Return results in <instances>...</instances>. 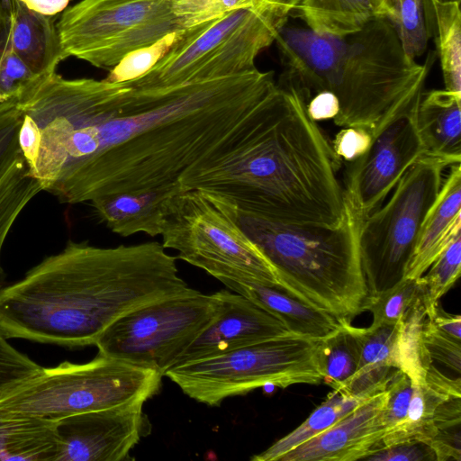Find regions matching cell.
<instances>
[{
	"label": "cell",
	"instance_id": "6da1fadb",
	"mask_svg": "<svg viewBox=\"0 0 461 461\" xmlns=\"http://www.w3.org/2000/svg\"><path fill=\"white\" fill-rule=\"evenodd\" d=\"M272 71L157 88H131L101 124L105 154L90 169L76 203L178 183L191 167L248 142L258 130Z\"/></svg>",
	"mask_w": 461,
	"mask_h": 461
},
{
	"label": "cell",
	"instance_id": "7a4b0ae2",
	"mask_svg": "<svg viewBox=\"0 0 461 461\" xmlns=\"http://www.w3.org/2000/svg\"><path fill=\"white\" fill-rule=\"evenodd\" d=\"M161 243L102 248L69 241L0 286V332L67 347L95 345L129 311L193 292Z\"/></svg>",
	"mask_w": 461,
	"mask_h": 461
},
{
	"label": "cell",
	"instance_id": "3957f363",
	"mask_svg": "<svg viewBox=\"0 0 461 461\" xmlns=\"http://www.w3.org/2000/svg\"><path fill=\"white\" fill-rule=\"evenodd\" d=\"M269 112L244 145L197 165L178 179L180 190L224 197L267 219L334 226L343 218L341 162L331 142L307 113V98L279 81Z\"/></svg>",
	"mask_w": 461,
	"mask_h": 461
},
{
	"label": "cell",
	"instance_id": "277c9868",
	"mask_svg": "<svg viewBox=\"0 0 461 461\" xmlns=\"http://www.w3.org/2000/svg\"><path fill=\"white\" fill-rule=\"evenodd\" d=\"M205 193L259 248L287 294L342 322L362 312L368 295L358 242L362 221L347 202L341 221L325 226L267 219Z\"/></svg>",
	"mask_w": 461,
	"mask_h": 461
},
{
	"label": "cell",
	"instance_id": "5b68a950",
	"mask_svg": "<svg viewBox=\"0 0 461 461\" xmlns=\"http://www.w3.org/2000/svg\"><path fill=\"white\" fill-rule=\"evenodd\" d=\"M427 62L409 58L386 17L371 20L344 37L341 54L328 85L339 101L333 118L339 127L373 134L395 113L421 95Z\"/></svg>",
	"mask_w": 461,
	"mask_h": 461
},
{
	"label": "cell",
	"instance_id": "8992f818",
	"mask_svg": "<svg viewBox=\"0 0 461 461\" xmlns=\"http://www.w3.org/2000/svg\"><path fill=\"white\" fill-rule=\"evenodd\" d=\"M163 375L98 354L84 364L62 362L0 391V411L57 421L82 412L145 402Z\"/></svg>",
	"mask_w": 461,
	"mask_h": 461
},
{
	"label": "cell",
	"instance_id": "52a82bcc",
	"mask_svg": "<svg viewBox=\"0 0 461 461\" xmlns=\"http://www.w3.org/2000/svg\"><path fill=\"white\" fill-rule=\"evenodd\" d=\"M288 16L272 5L240 8L186 29L149 72L126 83L157 89L254 71L257 57L276 41Z\"/></svg>",
	"mask_w": 461,
	"mask_h": 461
},
{
	"label": "cell",
	"instance_id": "ba28073f",
	"mask_svg": "<svg viewBox=\"0 0 461 461\" xmlns=\"http://www.w3.org/2000/svg\"><path fill=\"white\" fill-rule=\"evenodd\" d=\"M320 341L290 334L171 367L164 376L191 399L212 407L267 385L319 384Z\"/></svg>",
	"mask_w": 461,
	"mask_h": 461
},
{
	"label": "cell",
	"instance_id": "9c48e42d",
	"mask_svg": "<svg viewBox=\"0 0 461 461\" xmlns=\"http://www.w3.org/2000/svg\"><path fill=\"white\" fill-rule=\"evenodd\" d=\"M450 166L423 155L402 176L387 202L361 221L358 242L368 294L405 278L422 223Z\"/></svg>",
	"mask_w": 461,
	"mask_h": 461
},
{
	"label": "cell",
	"instance_id": "30bf717a",
	"mask_svg": "<svg viewBox=\"0 0 461 461\" xmlns=\"http://www.w3.org/2000/svg\"><path fill=\"white\" fill-rule=\"evenodd\" d=\"M160 236L163 247L177 251V258L219 281L279 286L274 267L259 248L203 191H183L170 199Z\"/></svg>",
	"mask_w": 461,
	"mask_h": 461
},
{
	"label": "cell",
	"instance_id": "8fae6325",
	"mask_svg": "<svg viewBox=\"0 0 461 461\" xmlns=\"http://www.w3.org/2000/svg\"><path fill=\"white\" fill-rule=\"evenodd\" d=\"M217 293L198 290L146 303L122 314L98 337V354L164 374L216 318Z\"/></svg>",
	"mask_w": 461,
	"mask_h": 461
},
{
	"label": "cell",
	"instance_id": "7c38bea8",
	"mask_svg": "<svg viewBox=\"0 0 461 461\" xmlns=\"http://www.w3.org/2000/svg\"><path fill=\"white\" fill-rule=\"evenodd\" d=\"M57 28L64 59L111 70L128 53L182 30L168 0H81Z\"/></svg>",
	"mask_w": 461,
	"mask_h": 461
},
{
	"label": "cell",
	"instance_id": "4fadbf2b",
	"mask_svg": "<svg viewBox=\"0 0 461 461\" xmlns=\"http://www.w3.org/2000/svg\"><path fill=\"white\" fill-rule=\"evenodd\" d=\"M420 95L372 134L361 156L347 162L345 200L361 221L384 202L405 171L425 155L414 120Z\"/></svg>",
	"mask_w": 461,
	"mask_h": 461
},
{
	"label": "cell",
	"instance_id": "5bb4252c",
	"mask_svg": "<svg viewBox=\"0 0 461 461\" xmlns=\"http://www.w3.org/2000/svg\"><path fill=\"white\" fill-rule=\"evenodd\" d=\"M144 402L70 415L57 420L56 461H121L148 436Z\"/></svg>",
	"mask_w": 461,
	"mask_h": 461
},
{
	"label": "cell",
	"instance_id": "9a60e30c",
	"mask_svg": "<svg viewBox=\"0 0 461 461\" xmlns=\"http://www.w3.org/2000/svg\"><path fill=\"white\" fill-rule=\"evenodd\" d=\"M216 293L221 301L218 315L172 367L293 334L278 318L243 295L226 289Z\"/></svg>",
	"mask_w": 461,
	"mask_h": 461
},
{
	"label": "cell",
	"instance_id": "2e32d148",
	"mask_svg": "<svg viewBox=\"0 0 461 461\" xmlns=\"http://www.w3.org/2000/svg\"><path fill=\"white\" fill-rule=\"evenodd\" d=\"M386 389L356 406L326 430L285 453L278 461H355L383 447Z\"/></svg>",
	"mask_w": 461,
	"mask_h": 461
},
{
	"label": "cell",
	"instance_id": "e0dca14e",
	"mask_svg": "<svg viewBox=\"0 0 461 461\" xmlns=\"http://www.w3.org/2000/svg\"><path fill=\"white\" fill-rule=\"evenodd\" d=\"M180 192L176 183L145 192L109 194L90 203L97 217L113 232L122 237L137 233L155 237L162 233L170 199Z\"/></svg>",
	"mask_w": 461,
	"mask_h": 461
},
{
	"label": "cell",
	"instance_id": "ac0fdd59",
	"mask_svg": "<svg viewBox=\"0 0 461 461\" xmlns=\"http://www.w3.org/2000/svg\"><path fill=\"white\" fill-rule=\"evenodd\" d=\"M461 234V167L450 166L422 223L405 278H419Z\"/></svg>",
	"mask_w": 461,
	"mask_h": 461
},
{
	"label": "cell",
	"instance_id": "d6986e66",
	"mask_svg": "<svg viewBox=\"0 0 461 461\" xmlns=\"http://www.w3.org/2000/svg\"><path fill=\"white\" fill-rule=\"evenodd\" d=\"M220 282L278 318L294 335L322 340L338 331L344 323L296 299L278 285L239 279H221Z\"/></svg>",
	"mask_w": 461,
	"mask_h": 461
},
{
	"label": "cell",
	"instance_id": "ffe728a7",
	"mask_svg": "<svg viewBox=\"0 0 461 461\" xmlns=\"http://www.w3.org/2000/svg\"><path fill=\"white\" fill-rule=\"evenodd\" d=\"M8 13L14 52L38 77L55 72L64 60L56 15L38 13L18 0H8Z\"/></svg>",
	"mask_w": 461,
	"mask_h": 461
},
{
	"label": "cell",
	"instance_id": "44dd1931",
	"mask_svg": "<svg viewBox=\"0 0 461 461\" xmlns=\"http://www.w3.org/2000/svg\"><path fill=\"white\" fill-rule=\"evenodd\" d=\"M415 125L425 154L461 162V95L446 89L422 93L415 110Z\"/></svg>",
	"mask_w": 461,
	"mask_h": 461
},
{
	"label": "cell",
	"instance_id": "7402d4cb",
	"mask_svg": "<svg viewBox=\"0 0 461 461\" xmlns=\"http://www.w3.org/2000/svg\"><path fill=\"white\" fill-rule=\"evenodd\" d=\"M400 321L396 324L353 326L360 345V360L355 375L339 393L369 397L386 389L392 369H399Z\"/></svg>",
	"mask_w": 461,
	"mask_h": 461
},
{
	"label": "cell",
	"instance_id": "603a6c76",
	"mask_svg": "<svg viewBox=\"0 0 461 461\" xmlns=\"http://www.w3.org/2000/svg\"><path fill=\"white\" fill-rule=\"evenodd\" d=\"M412 393L405 420L388 438L384 447L420 441L428 445L435 434L434 414L440 403L461 397L460 378L452 379L443 375L432 364L422 379L411 381Z\"/></svg>",
	"mask_w": 461,
	"mask_h": 461
},
{
	"label": "cell",
	"instance_id": "cb8c5ba5",
	"mask_svg": "<svg viewBox=\"0 0 461 461\" xmlns=\"http://www.w3.org/2000/svg\"><path fill=\"white\" fill-rule=\"evenodd\" d=\"M57 422L0 411V461H56Z\"/></svg>",
	"mask_w": 461,
	"mask_h": 461
},
{
	"label": "cell",
	"instance_id": "d4e9b609",
	"mask_svg": "<svg viewBox=\"0 0 461 461\" xmlns=\"http://www.w3.org/2000/svg\"><path fill=\"white\" fill-rule=\"evenodd\" d=\"M319 33L346 37L376 17H386L378 0H300L293 12Z\"/></svg>",
	"mask_w": 461,
	"mask_h": 461
},
{
	"label": "cell",
	"instance_id": "484cf974",
	"mask_svg": "<svg viewBox=\"0 0 461 461\" xmlns=\"http://www.w3.org/2000/svg\"><path fill=\"white\" fill-rule=\"evenodd\" d=\"M433 20L445 89L461 95V12L459 2L424 0Z\"/></svg>",
	"mask_w": 461,
	"mask_h": 461
},
{
	"label": "cell",
	"instance_id": "4316f807",
	"mask_svg": "<svg viewBox=\"0 0 461 461\" xmlns=\"http://www.w3.org/2000/svg\"><path fill=\"white\" fill-rule=\"evenodd\" d=\"M367 398L350 396L333 391L301 425L263 452L251 456L250 459L278 461L288 451L326 430Z\"/></svg>",
	"mask_w": 461,
	"mask_h": 461
},
{
	"label": "cell",
	"instance_id": "83f0119b",
	"mask_svg": "<svg viewBox=\"0 0 461 461\" xmlns=\"http://www.w3.org/2000/svg\"><path fill=\"white\" fill-rule=\"evenodd\" d=\"M360 360V345L353 326L344 322L334 334L320 341L318 365L322 382L340 392L355 375Z\"/></svg>",
	"mask_w": 461,
	"mask_h": 461
},
{
	"label": "cell",
	"instance_id": "f1b7e54d",
	"mask_svg": "<svg viewBox=\"0 0 461 461\" xmlns=\"http://www.w3.org/2000/svg\"><path fill=\"white\" fill-rule=\"evenodd\" d=\"M41 191V186L30 174L23 155L0 177V257L13 224L29 202ZM1 276L0 265V280Z\"/></svg>",
	"mask_w": 461,
	"mask_h": 461
},
{
	"label": "cell",
	"instance_id": "f546056e",
	"mask_svg": "<svg viewBox=\"0 0 461 461\" xmlns=\"http://www.w3.org/2000/svg\"><path fill=\"white\" fill-rule=\"evenodd\" d=\"M424 296L425 287L421 276L404 278L385 291L368 294L361 306V312L369 311L372 313V326L396 324Z\"/></svg>",
	"mask_w": 461,
	"mask_h": 461
},
{
	"label": "cell",
	"instance_id": "4dcf8cb0",
	"mask_svg": "<svg viewBox=\"0 0 461 461\" xmlns=\"http://www.w3.org/2000/svg\"><path fill=\"white\" fill-rule=\"evenodd\" d=\"M387 19L409 58L424 53L429 37L424 0H393Z\"/></svg>",
	"mask_w": 461,
	"mask_h": 461
},
{
	"label": "cell",
	"instance_id": "1f68e13d",
	"mask_svg": "<svg viewBox=\"0 0 461 461\" xmlns=\"http://www.w3.org/2000/svg\"><path fill=\"white\" fill-rule=\"evenodd\" d=\"M38 78L11 47L8 0H0V102L16 98Z\"/></svg>",
	"mask_w": 461,
	"mask_h": 461
},
{
	"label": "cell",
	"instance_id": "d6a6232c",
	"mask_svg": "<svg viewBox=\"0 0 461 461\" xmlns=\"http://www.w3.org/2000/svg\"><path fill=\"white\" fill-rule=\"evenodd\" d=\"M186 29L166 34L147 46L125 55L109 72L104 80L109 83H126L149 72L185 33Z\"/></svg>",
	"mask_w": 461,
	"mask_h": 461
},
{
	"label": "cell",
	"instance_id": "836d02e7",
	"mask_svg": "<svg viewBox=\"0 0 461 461\" xmlns=\"http://www.w3.org/2000/svg\"><path fill=\"white\" fill-rule=\"evenodd\" d=\"M461 272V234L457 235L421 276L427 312L453 286Z\"/></svg>",
	"mask_w": 461,
	"mask_h": 461
},
{
	"label": "cell",
	"instance_id": "e575fe53",
	"mask_svg": "<svg viewBox=\"0 0 461 461\" xmlns=\"http://www.w3.org/2000/svg\"><path fill=\"white\" fill-rule=\"evenodd\" d=\"M168 2L182 29L209 23L240 8L271 5L262 0H168Z\"/></svg>",
	"mask_w": 461,
	"mask_h": 461
},
{
	"label": "cell",
	"instance_id": "d590c367",
	"mask_svg": "<svg viewBox=\"0 0 461 461\" xmlns=\"http://www.w3.org/2000/svg\"><path fill=\"white\" fill-rule=\"evenodd\" d=\"M387 398L383 410L384 434L383 441L393 435L406 418L412 393L411 380L399 369L392 373L387 387Z\"/></svg>",
	"mask_w": 461,
	"mask_h": 461
},
{
	"label": "cell",
	"instance_id": "8d00e7d4",
	"mask_svg": "<svg viewBox=\"0 0 461 461\" xmlns=\"http://www.w3.org/2000/svg\"><path fill=\"white\" fill-rule=\"evenodd\" d=\"M435 434L428 443L436 460L461 459V414L438 413L434 416Z\"/></svg>",
	"mask_w": 461,
	"mask_h": 461
},
{
	"label": "cell",
	"instance_id": "74e56055",
	"mask_svg": "<svg viewBox=\"0 0 461 461\" xmlns=\"http://www.w3.org/2000/svg\"><path fill=\"white\" fill-rule=\"evenodd\" d=\"M21 112L15 99L0 102V177L22 155L19 145Z\"/></svg>",
	"mask_w": 461,
	"mask_h": 461
},
{
	"label": "cell",
	"instance_id": "f35d334b",
	"mask_svg": "<svg viewBox=\"0 0 461 461\" xmlns=\"http://www.w3.org/2000/svg\"><path fill=\"white\" fill-rule=\"evenodd\" d=\"M42 368L0 332V391L40 374Z\"/></svg>",
	"mask_w": 461,
	"mask_h": 461
},
{
	"label": "cell",
	"instance_id": "ab89813d",
	"mask_svg": "<svg viewBox=\"0 0 461 461\" xmlns=\"http://www.w3.org/2000/svg\"><path fill=\"white\" fill-rule=\"evenodd\" d=\"M422 341L432 360L460 373L461 341L439 330L427 317L422 327Z\"/></svg>",
	"mask_w": 461,
	"mask_h": 461
},
{
	"label": "cell",
	"instance_id": "60d3db41",
	"mask_svg": "<svg viewBox=\"0 0 461 461\" xmlns=\"http://www.w3.org/2000/svg\"><path fill=\"white\" fill-rule=\"evenodd\" d=\"M371 140L372 134L367 130L346 127L337 133L331 146L339 159L347 163L361 156Z\"/></svg>",
	"mask_w": 461,
	"mask_h": 461
},
{
	"label": "cell",
	"instance_id": "b9f144b4",
	"mask_svg": "<svg viewBox=\"0 0 461 461\" xmlns=\"http://www.w3.org/2000/svg\"><path fill=\"white\" fill-rule=\"evenodd\" d=\"M365 459L372 461H425L436 460V456L426 443L409 441L383 447Z\"/></svg>",
	"mask_w": 461,
	"mask_h": 461
},
{
	"label": "cell",
	"instance_id": "7bdbcfd3",
	"mask_svg": "<svg viewBox=\"0 0 461 461\" xmlns=\"http://www.w3.org/2000/svg\"><path fill=\"white\" fill-rule=\"evenodd\" d=\"M306 108L311 119L316 122L333 119L339 111L337 97L328 91H321L313 95L309 99Z\"/></svg>",
	"mask_w": 461,
	"mask_h": 461
},
{
	"label": "cell",
	"instance_id": "ee69618b",
	"mask_svg": "<svg viewBox=\"0 0 461 461\" xmlns=\"http://www.w3.org/2000/svg\"><path fill=\"white\" fill-rule=\"evenodd\" d=\"M427 318L442 332L461 341V317L443 311L438 303L427 312Z\"/></svg>",
	"mask_w": 461,
	"mask_h": 461
},
{
	"label": "cell",
	"instance_id": "f6af8a7d",
	"mask_svg": "<svg viewBox=\"0 0 461 461\" xmlns=\"http://www.w3.org/2000/svg\"><path fill=\"white\" fill-rule=\"evenodd\" d=\"M30 9L42 14L55 16L63 12L70 0H18Z\"/></svg>",
	"mask_w": 461,
	"mask_h": 461
},
{
	"label": "cell",
	"instance_id": "bcb514c9",
	"mask_svg": "<svg viewBox=\"0 0 461 461\" xmlns=\"http://www.w3.org/2000/svg\"><path fill=\"white\" fill-rule=\"evenodd\" d=\"M271 5L280 9L285 14L290 15L295 10L300 0H262Z\"/></svg>",
	"mask_w": 461,
	"mask_h": 461
},
{
	"label": "cell",
	"instance_id": "7dc6e473",
	"mask_svg": "<svg viewBox=\"0 0 461 461\" xmlns=\"http://www.w3.org/2000/svg\"><path fill=\"white\" fill-rule=\"evenodd\" d=\"M392 1L393 0H378V2L381 4V5L384 7V9L386 12V18L390 13Z\"/></svg>",
	"mask_w": 461,
	"mask_h": 461
},
{
	"label": "cell",
	"instance_id": "c3c4849f",
	"mask_svg": "<svg viewBox=\"0 0 461 461\" xmlns=\"http://www.w3.org/2000/svg\"><path fill=\"white\" fill-rule=\"evenodd\" d=\"M438 1H442V2H461V0H438Z\"/></svg>",
	"mask_w": 461,
	"mask_h": 461
}]
</instances>
